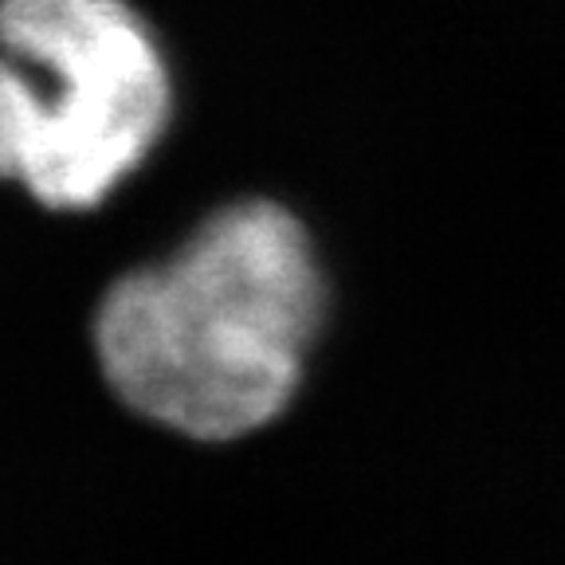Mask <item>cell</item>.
Returning <instances> with one entry per match:
<instances>
[{"label":"cell","instance_id":"cell-1","mask_svg":"<svg viewBox=\"0 0 565 565\" xmlns=\"http://www.w3.org/2000/svg\"><path fill=\"white\" fill-rule=\"evenodd\" d=\"M334 322V271L302 212L232 196L103 291L90 318L110 397L161 433L236 444L302 401Z\"/></svg>","mask_w":565,"mask_h":565},{"label":"cell","instance_id":"cell-2","mask_svg":"<svg viewBox=\"0 0 565 565\" xmlns=\"http://www.w3.org/2000/svg\"><path fill=\"white\" fill-rule=\"evenodd\" d=\"M173 115V63L130 0H0V185L95 212Z\"/></svg>","mask_w":565,"mask_h":565}]
</instances>
